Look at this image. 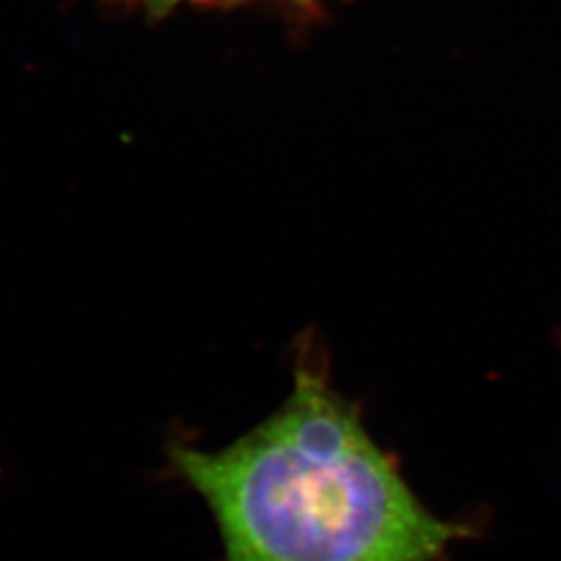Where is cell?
I'll use <instances>...</instances> for the list:
<instances>
[{
    "label": "cell",
    "mask_w": 561,
    "mask_h": 561,
    "mask_svg": "<svg viewBox=\"0 0 561 561\" xmlns=\"http://www.w3.org/2000/svg\"><path fill=\"white\" fill-rule=\"evenodd\" d=\"M167 458L213 516L221 561H447L474 535L426 507L312 333L273 414L219 449L173 442Z\"/></svg>",
    "instance_id": "1"
},
{
    "label": "cell",
    "mask_w": 561,
    "mask_h": 561,
    "mask_svg": "<svg viewBox=\"0 0 561 561\" xmlns=\"http://www.w3.org/2000/svg\"><path fill=\"white\" fill-rule=\"evenodd\" d=\"M173 2H178V0H150V4H152L154 9H161V7H167V4H173Z\"/></svg>",
    "instance_id": "2"
}]
</instances>
